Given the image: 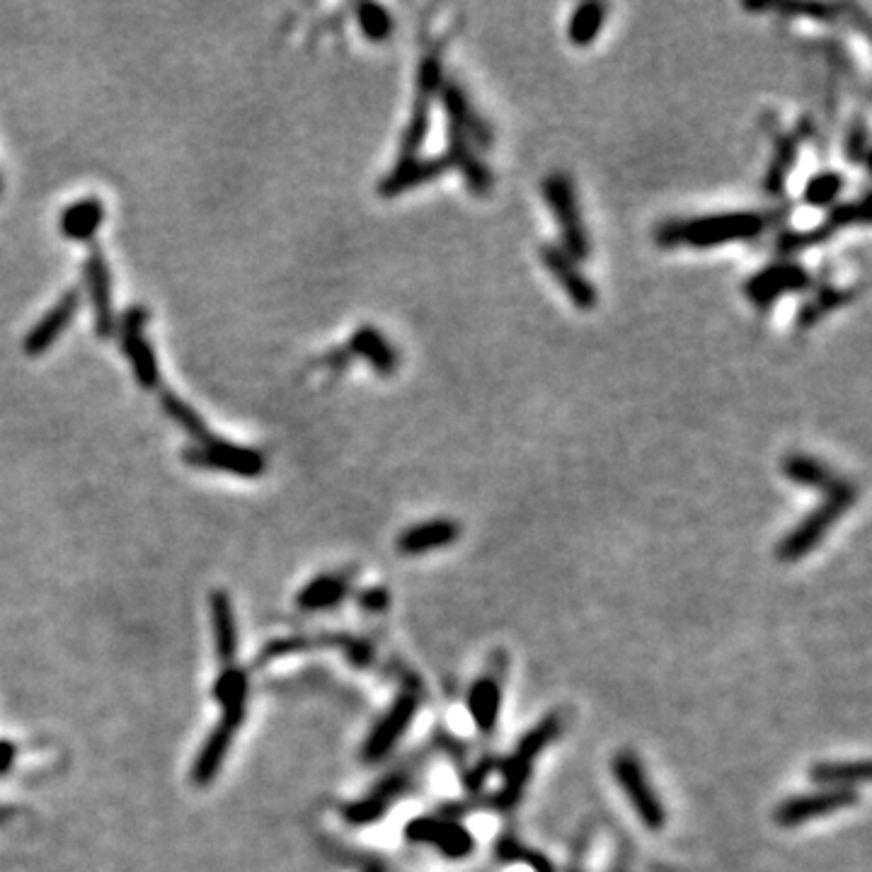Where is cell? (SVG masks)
<instances>
[{
	"mask_svg": "<svg viewBox=\"0 0 872 872\" xmlns=\"http://www.w3.org/2000/svg\"><path fill=\"white\" fill-rule=\"evenodd\" d=\"M856 296L853 294V289H834V286H829V289H822L817 296L812 298V301H807L805 306H802L800 315H797V327H810L814 323H819V320L824 318L826 313L836 311L839 306H846L851 298Z\"/></svg>",
	"mask_w": 872,
	"mask_h": 872,
	"instance_id": "cell-35",
	"label": "cell"
},
{
	"mask_svg": "<svg viewBox=\"0 0 872 872\" xmlns=\"http://www.w3.org/2000/svg\"><path fill=\"white\" fill-rule=\"evenodd\" d=\"M407 785H410V776H407V773H390V776L383 778L369 795L361 797V800L349 802V805L342 810L344 819L354 826H366L378 822V819H383V814L390 810V805L405 793Z\"/></svg>",
	"mask_w": 872,
	"mask_h": 872,
	"instance_id": "cell-18",
	"label": "cell"
},
{
	"mask_svg": "<svg viewBox=\"0 0 872 872\" xmlns=\"http://www.w3.org/2000/svg\"><path fill=\"white\" fill-rule=\"evenodd\" d=\"M357 601H359V606L364 608V611L381 613V611H386L388 604H390V594L383 587L364 589V592L357 596Z\"/></svg>",
	"mask_w": 872,
	"mask_h": 872,
	"instance_id": "cell-39",
	"label": "cell"
},
{
	"mask_svg": "<svg viewBox=\"0 0 872 872\" xmlns=\"http://www.w3.org/2000/svg\"><path fill=\"white\" fill-rule=\"evenodd\" d=\"M843 187H846V180H843L841 172L822 170L807 180L802 199H805L807 206H814V209H829V206L839 202Z\"/></svg>",
	"mask_w": 872,
	"mask_h": 872,
	"instance_id": "cell-34",
	"label": "cell"
},
{
	"mask_svg": "<svg viewBox=\"0 0 872 872\" xmlns=\"http://www.w3.org/2000/svg\"><path fill=\"white\" fill-rule=\"evenodd\" d=\"M446 160H449V168L458 170L466 180V185L475 197H487L492 192V172L483 160L475 153V146L468 141V136H463L461 131L449 126V148H446Z\"/></svg>",
	"mask_w": 872,
	"mask_h": 872,
	"instance_id": "cell-19",
	"label": "cell"
},
{
	"mask_svg": "<svg viewBox=\"0 0 872 872\" xmlns=\"http://www.w3.org/2000/svg\"><path fill=\"white\" fill-rule=\"evenodd\" d=\"M444 88V68L441 59L436 54H424L417 68V85H415V102H412L410 122H407L403 139H400V158L412 160L420 158V151L427 141L429 124H432V105Z\"/></svg>",
	"mask_w": 872,
	"mask_h": 872,
	"instance_id": "cell-4",
	"label": "cell"
},
{
	"mask_svg": "<svg viewBox=\"0 0 872 872\" xmlns=\"http://www.w3.org/2000/svg\"><path fill=\"white\" fill-rule=\"evenodd\" d=\"M608 5L604 3H582L577 5L575 13L567 25V37L575 47H592L606 25Z\"/></svg>",
	"mask_w": 872,
	"mask_h": 872,
	"instance_id": "cell-31",
	"label": "cell"
},
{
	"mask_svg": "<svg viewBox=\"0 0 872 872\" xmlns=\"http://www.w3.org/2000/svg\"><path fill=\"white\" fill-rule=\"evenodd\" d=\"M611 768L613 776H616V783L623 788V793L628 797L630 805H633L640 822L650 831H662L664 824H667V810H664L659 795L654 793L650 778L645 773V766H642L638 756L633 751H618L613 756Z\"/></svg>",
	"mask_w": 872,
	"mask_h": 872,
	"instance_id": "cell-6",
	"label": "cell"
},
{
	"mask_svg": "<svg viewBox=\"0 0 872 872\" xmlns=\"http://www.w3.org/2000/svg\"><path fill=\"white\" fill-rule=\"evenodd\" d=\"M778 10H783V13L810 15L819 22H834L836 13H839V8H834V5H778Z\"/></svg>",
	"mask_w": 872,
	"mask_h": 872,
	"instance_id": "cell-38",
	"label": "cell"
},
{
	"mask_svg": "<svg viewBox=\"0 0 872 872\" xmlns=\"http://www.w3.org/2000/svg\"><path fill=\"white\" fill-rule=\"evenodd\" d=\"M783 475L790 483L807 487V490H819V492H831L836 485L841 483L839 475L834 473L824 461L810 456V453H790L783 461Z\"/></svg>",
	"mask_w": 872,
	"mask_h": 872,
	"instance_id": "cell-26",
	"label": "cell"
},
{
	"mask_svg": "<svg viewBox=\"0 0 872 872\" xmlns=\"http://www.w3.org/2000/svg\"><path fill=\"white\" fill-rule=\"evenodd\" d=\"M349 594V577L347 575H320L311 579L306 587L298 592V608L303 611H327L335 608L344 596Z\"/></svg>",
	"mask_w": 872,
	"mask_h": 872,
	"instance_id": "cell-29",
	"label": "cell"
},
{
	"mask_svg": "<svg viewBox=\"0 0 872 872\" xmlns=\"http://www.w3.org/2000/svg\"><path fill=\"white\" fill-rule=\"evenodd\" d=\"M347 352L349 357L364 359L383 378L393 376L400 366V357L395 352V347L374 325H361L352 335V340H349Z\"/></svg>",
	"mask_w": 872,
	"mask_h": 872,
	"instance_id": "cell-21",
	"label": "cell"
},
{
	"mask_svg": "<svg viewBox=\"0 0 872 872\" xmlns=\"http://www.w3.org/2000/svg\"><path fill=\"white\" fill-rule=\"evenodd\" d=\"M783 211H725L696 218H671L657 226L654 240L662 248H720L730 243H749L776 226Z\"/></svg>",
	"mask_w": 872,
	"mask_h": 872,
	"instance_id": "cell-1",
	"label": "cell"
},
{
	"mask_svg": "<svg viewBox=\"0 0 872 872\" xmlns=\"http://www.w3.org/2000/svg\"><path fill=\"white\" fill-rule=\"evenodd\" d=\"M102 223H105V204L97 197H85L61 211L59 231L73 243H88L100 231Z\"/></svg>",
	"mask_w": 872,
	"mask_h": 872,
	"instance_id": "cell-24",
	"label": "cell"
},
{
	"mask_svg": "<svg viewBox=\"0 0 872 872\" xmlns=\"http://www.w3.org/2000/svg\"><path fill=\"white\" fill-rule=\"evenodd\" d=\"M439 100L446 109L449 126L461 131L463 136H468V141L473 143V146H480V148L492 146V141H495L492 126L487 124V119L478 112V109H475V105L470 102L468 93L461 88V85L444 83V88H441L439 93Z\"/></svg>",
	"mask_w": 872,
	"mask_h": 872,
	"instance_id": "cell-15",
	"label": "cell"
},
{
	"mask_svg": "<svg viewBox=\"0 0 872 872\" xmlns=\"http://www.w3.org/2000/svg\"><path fill=\"white\" fill-rule=\"evenodd\" d=\"M160 405H163L165 415H168L170 420L194 441V444H206V441L214 436L209 429H206V422L202 420V415H199L192 405L185 403L180 395L172 393V390H163V393H160Z\"/></svg>",
	"mask_w": 872,
	"mask_h": 872,
	"instance_id": "cell-32",
	"label": "cell"
},
{
	"mask_svg": "<svg viewBox=\"0 0 872 872\" xmlns=\"http://www.w3.org/2000/svg\"><path fill=\"white\" fill-rule=\"evenodd\" d=\"M85 286H88L90 306H93V323L97 340H112L117 332V315L112 308V272H109L107 257L100 245H93L85 257Z\"/></svg>",
	"mask_w": 872,
	"mask_h": 872,
	"instance_id": "cell-11",
	"label": "cell"
},
{
	"mask_svg": "<svg viewBox=\"0 0 872 872\" xmlns=\"http://www.w3.org/2000/svg\"><path fill=\"white\" fill-rule=\"evenodd\" d=\"M366 872H386V870H383V868H381V865H371V868H369V870H366Z\"/></svg>",
	"mask_w": 872,
	"mask_h": 872,
	"instance_id": "cell-42",
	"label": "cell"
},
{
	"mask_svg": "<svg viewBox=\"0 0 872 872\" xmlns=\"http://www.w3.org/2000/svg\"><path fill=\"white\" fill-rule=\"evenodd\" d=\"M182 461L192 468L221 470V473L238 475V478H260L267 470L265 453L248 449V446H238L216 434L206 444L187 446L182 451Z\"/></svg>",
	"mask_w": 872,
	"mask_h": 872,
	"instance_id": "cell-5",
	"label": "cell"
},
{
	"mask_svg": "<svg viewBox=\"0 0 872 872\" xmlns=\"http://www.w3.org/2000/svg\"><path fill=\"white\" fill-rule=\"evenodd\" d=\"M357 22H359L361 34H364V37L374 44L386 42V39L395 30L393 15L388 13V8H383V5H378V3L357 5Z\"/></svg>",
	"mask_w": 872,
	"mask_h": 872,
	"instance_id": "cell-36",
	"label": "cell"
},
{
	"mask_svg": "<svg viewBox=\"0 0 872 872\" xmlns=\"http://www.w3.org/2000/svg\"><path fill=\"white\" fill-rule=\"evenodd\" d=\"M868 761H819L810 768V780L824 788H851V785L868 783Z\"/></svg>",
	"mask_w": 872,
	"mask_h": 872,
	"instance_id": "cell-30",
	"label": "cell"
},
{
	"mask_svg": "<svg viewBox=\"0 0 872 872\" xmlns=\"http://www.w3.org/2000/svg\"><path fill=\"white\" fill-rule=\"evenodd\" d=\"M856 499H858V487L848 483V480H841L834 490L826 492L822 504H819L817 509H812V512L778 543V550H776L778 558L783 562H795L805 558L807 553H812V550L824 541L826 533L834 529L836 521H839L841 516L856 504Z\"/></svg>",
	"mask_w": 872,
	"mask_h": 872,
	"instance_id": "cell-2",
	"label": "cell"
},
{
	"mask_svg": "<svg viewBox=\"0 0 872 872\" xmlns=\"http://www.w3.org/2000/svg\"><path fill=\"white\" fill-rule=\"evenodd\" d=\"M538 252H541V262L550 272V277L558 281L562 294L570 298L572 306L579 311H592L599 303V294H596L592 279L584 277L577 262L560 245H543Z\"/></svg>",
	"mask_w": 872,
	"mask_h": 872,
	"instance_id": "cell-14",
	"label": "cell"
},
{
	"mask_svg": "<svg viewBox=\"0 0 872 872\" xmlns=\"http://www.w3.org/2000/svg\"><path fill=\"white\" fill-rule=\"evenodd\" d=\"M858 805L856 790L851 788H826L819 793H807L790 797V800L780 802L773 812L778 826L785 829H793V826H802L812 819H822L826 814H834L846 810V807Z\"/></svg>",
	"mask_w": 872,
	"mask_h": 872,
	"instance_id": "cell-10",
	"label": "cell"
},
{
	"mask_svg": "<svg viewBox=\"0 0 872 872\" xmlns=\"http://www.w3.org/2000/svg\"><path fill=\"white\" fill-rule=\"evenodd\" d=\"M449 168V160H446L444 153L441 156H432V158H412V160H398L395 163V168L388 172L386 177L381 180V185H378V194L386 199L400 197V194H405L407 189H415L427 185V182L439 180L441 175H444Z\"/></svg>",
	"mask_w": 872,
	"mask_h": 872,
	"instance_id": "cell-17",
	"label": "cell"
},
{
	"mask_svg": "<svg viewBox=\"0 0 872 872\" xmlns=\"http://www.w3.org/2000/svg\"><path fill=\"white\" fill-rule=\"evenodd\" d=\"M151 313L146 306H129L122 313V318L117 320V332L119 342H122L124 357L129 359L134 378L139 381L143 390H156L160 386V366L156 349L151 347V342L146 340L143 330H146Z\"/></svg>",
	"mask_w": 872,
	"mask_h": 872,
	"instance_id": "cell-7",
	"label": "cell"
},
{
	"mask_svg": "<svg viewBox=\"0 0 872 872\" xmlns=\"http://www.w3.org/2000/svg\"><path fill=\"white\" fill-rule=\"evenodd\" d=\"M0 187H3V182H0Z\"/></svg>",
	"mask_w": 872,
	"mask_h": 872,
	"instance_id": "cell-43",
	"label": "cell"
},
{
	"mask_svg": "<svg viewBox=\"0 0 872 872\" xmlns=\"http://www.w3.org/2000/svg\"><path fill=\"white\" fill-rule=\"evenodd\" d=\"M468 710L480 732H492L497 727L502 710V686L495 676H480L468 691Z\"/></svg>",
	"mask_w": 872,
	"mask_h": 872,
	"instance_id": "cell-27",
	"label": "cell"
},
{
	"mask_svg": "<svg viewBox=\"0 0 872 872\" xmlns=\"http://www.w3.org/2000/svg\"><path fill=\"white\" fill-rule=\"evenodd\" d=\"M417 715V698L412 693H403V696L395 698V703L390 705V710L381 720L376 722L374 730L366 737L364 749H361V759L366 763H378L383 761L390 751L395 749V744L403 739L407 727L412 725Z\"/></svg>",
	"mask_w": 872,
	"mask_h": 872,
	"instance_id": "cell-13",
	"label": "cell"
},
{
	"mask_svg": "<svg viewBox=\"0 0 872 872\" xmlns=\"http://www.w3.org/2000/svg\"><path fill=\"white\" fill-rule=\"evenodd\" d=\"M812 286V274L807 272V267L797 265V262L780 260L771 262L759 272H754L751 277L744 281V296L754 308L759 311H768L773 303H778L780 298L788 294H800Z\"/></svg>",
	"mask_w": 872,
	"mask_h": 872,
	"instance_id": "cell-8",
	"label": "cell"
},
{
	"mask_svg": "<svg viewBox=\"0 0 872 872\" xmlns=\"http://www.w3.org/2000/svg\"><path fill=\"white\" fill-rule=\"evenodd\" d=\"M405 839L412 843H429L451 860L468 858L475 848L473 834L453 819L415 817L405 824Z\"/></svg>",
	"mask_w": 872,
	"mask_h": 872,
	"instance_id": "cell-12",
	"label": "cell"
},
{
	"mask_svg": "<svg viewBox=\"0 0 872 872\" xmlns=\"http://www.w3.org/2000/svg\"><path fill=\"white\" fill-rule=\"evenodd\" d=\"M541 192L560 228V248L575 262H587L589 255H592V240H589L587 226H584L577 202V189L572 185L570 175L550 172L543 180Z\"/></svg>",
	"mask_w": 872,
	"mask_h": 872,
	"instance_id": "cell-3",
	"label": "cell"
},
{
	"mask_svg": "<svg viewBox=\"0 0 872 872\" xmlns=\"http://www.w3.org/2000/svg\"><path fill=\"white\" fill-rule=\"evenodd\" d=\"M248 671L238 669V667H226L218 674L214 688H211V693H214L216 703L223 708V717H228V720H235L243 725L245 720V703H248Z\"/></svg>",
	"mask_w": 872,
	"mask_h": 872,
	"instance_id": "cell-28",
	"label": "cell"
},
{
	"mask_svg": "<svg viewBox=\"0 0 872 872\" xmlns=\"http://www.w3.org/2000/svg\"><path fill=\"white\" fill-rule=\"evenodd\" d=\"M238 730H240V722L223 717L221 725H218L216 730L211 732L209 737H206L202 749H199L197 761H194V766H192V783L194 785L206 788V785L214 783L218 771H221L223 761H226L228 749H231L235 732Z\"/></svg>",
	"mask_w": 872,
	"mask_h": 872,
	"instance_id": "cell-22",
	"label": "cell"
},
{
	"mask_svg": "<svg viewBox=\"0 0 872 872\" xmlns=\"http://www.w3.org/2000/svg\"><path fill=\"white\" fill-rule=\"evenodd\" d=\"M461 538V526L453 519H432L410 526L398 536L400 555H427L434 550L449 548Z\"/></svg>",
	"mask_w": 872,
	"mask_h": 872,
	"instance_id": "cell-20",
	"label": "cell"
},
{
	"mask_svg": "<svg viewBox=\"0 0 872 872\" xmlns=\"http://www.w3.org/2000/svg\"><path fill=\"white\" fill-rule=\"evenodd\" d=\"M812 129L810 122H800V126L793 131H788V134H783L776 141V151H773L771 163H768L766 170V192L773 194V197H780L783 194L785 185H788V177L793 168L797 165V156H800V148L802 143L810 139Z\"/></svg>",
	"mask_w": 872,
	"mask_h": 872,
	"instance_id": "cell-23",
	"label": "cell"
},
{
	"mask_svg": "<svg viewBox=\"0 0 872 872\" xmlns=\"http://www.w3.org/2000/svg\"><path fill=\"white\" fill-rule=\"evenodd\" d=\"M13 814H15V810H13V807H0V824H5V822H8V819H10V817H13Z\"/></svg>",
	"mask_w": 872,
	"mask_h": 872,
	"instance_id": "cell-41",
	"label": "cell"
},
{
	"mask_svg": "<svg viewBox=\"0 0 872 872\" xmlns=\"http://www.w3.org/2000/svg\"><path fill=\"white\" fill-rule=\"evenodd\" d=\"M80 301H83V298H80V291L68 289L66 294L49 308L47 315H44L39 323L32 325V330L27 332L25 342H22V349H25L27 357H42L51 344L59 340L63 332H66V327L71 325V320L76 318V313L80 311Z\"/></svg>",
	"mask_w": 872,
	"mask_h": 872,
	"instance_id": "cell-16",
	"label": "cell"
},
{
	"mask_svg": "<svg viewBox=\"0 0 872 872\" xmlns=\"http://www.w3.org/2000/svg\"><path fill=\"white\" fill-rule=\"evenodd\" d=\"M843 151H846L848 163L863 165L865 160H868L870 136H868V124H865L863 117H856L851 124H848L846 141H843Z\"/></svg>",
	"mask_w": 872,
	"mask_h": 872,
	"instance_id": "cell-37",
	"label": "cell"
},
{
	"mask_svg": "<svg viewBox=\"0 0 872 872\" xmlns=\"http://www.w3.org/2000/svg\"><path fill=\"white\" fill-rule=\"evenodd\" d=\"M868 223V197H860L856 202H846L839 206H831V211L819 226L807 228V231H788L778 238V250L783 255H793V252L807 250L812 245H822L829 238H834L841 228L848 226H865Z\"/></svg>",
	"mask_w": 872,
	"mask_h": 872,
	"instance_id": "cell-9",
	"label": "cell"
},
{
	"mask_svg": "<svg viewBox=\"0 0 872 872\" xmlns=\"http://www.w3.org/2000/svg\"><path fill=\"white\" fill-rule=\"evenodd\" d=\"M560 727H562V722H560L558 715L543 717V720L538 722V725L533 727V730H529V732L524 734V739H521V742L516 744L514 754L509 756V759L516 761V763H521V766L533 768V761H536V756L555 742V737H558V734H560Z\"/></svg>",
	"mask_w": 872,
	"mask_h": 872,
	"instance_id": "cell-33",
	"label": "cell"
},
{
	"mask_svg": "<svg viewBox=\"0 0 872 872\" xmlns=\"http://www.w3.org/2000/svg\"><path fill=\"white\" fill-rule=\"evenodd\" d=\"M211 625H214L216 654L223 664L233 667V659L238 657V623H235V608L231 596L223 589H216L209 596Z\"/></svg>",
	"mask_w": 872,
	"mask_h": 872,
	"instance_id": "cell-25",
	"label": "cell"
},
{
	"mask_svg": "<svg viewBox=\"0 0 872 872\" xmlns=\"http://www.w3.org/2000/svg\"><path fill=\"white\" fill-rule=\"evenodd\" d=\"M17 756V749L13 742H8V739H0V776H5V773L13 768Z\"/></svg>",
	"mask_w": 872,
	"mask_h": 872,
	"instance_id": "cell-40",
	"label": "cell"
}]
</instances>
